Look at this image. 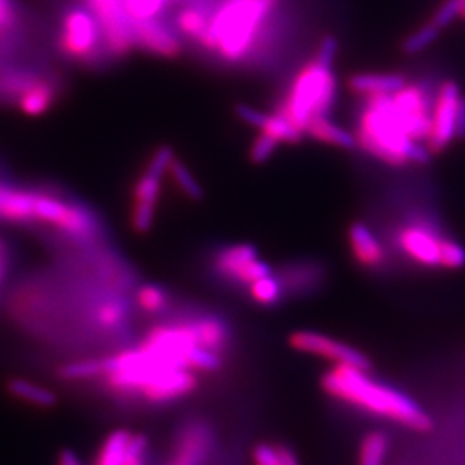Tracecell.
<instances>
[{
  "label": "cell",
  "mask_w": 465,
  "mask_h": 465,
  "mask_svg": "<svg viewBox=\"0 0 465 465\" xmlns=\"http://www.w3.org/2000/svg\"><path fill=\"white\" fill-rule=\"evenodd\" d=\"M123 4L132 21H143L159 16L166 7L167 0H123Z\"/></svg>",
  "instance_id": "cell-32"
},
{
  "label": "cell",
  "mask_w": 465,
  "mask_h": 465,
  "mask_svg": "<svg viewBox=\"0 0 465 465\" xmlns=\"http://www.w3.org/2000/svg\"><path fill=\"white\" fill-rule=\"evenodd\" d=\"M7 269H9V259H7V255L4 253V255L0 257V284L4 282V278L7 276Z\"/></svg>",
  "instance_id": "cell-46"
},
{
  "label": "cell",
  "mask_w": 465,
  "mask_h": 465,
  "mask_svg": "<svg viewBox=\"0 0 465 465\" xmlns=\"http://www.w3.org/2000/svg\"><path fill=\"white\" fill-rule=\"evenodd\" d=\"M174 150L171 149V147H161V149L155 150V153L152 155V159H150L149 166H147V171H150L152 174H155V176H159V178H163V174L169 171V166H171V163L174 161Z\"/></svg>",
  "instance_id": "cell-40"
},
{
  "label": "cell",
  "mask_w": 465,
  "mask_h": 465,
  "mask_svg": "<svg viewBox=\"0 0 465 465\" xmlns=\"http://www.w3.org/2000/svg\"><path fill=\"white\" fill-rule=\"evenodd\" d=\"M259 259V252L250 243H238L230 245L226 249L219 250L214 257L213 266L217 274L224 280L232 282V276L252 261Z\"/></svg>",
  "instance_id": "cell-19"
},
{
  "label": "cell",
  "mask_w": 465,
  "mask_h": 465,
  "mask_svg": "<svg viewBox=\"0 0 465 465\" xmlns=\"http://www.w3.org/2000/svg\"><path fill=\"white\" fill-rule=\"evenodd\" d=\"M282 280L276 276H267L259 282H252L249 286V293L252 300L262 307H274L282 302Z\"/></svg>",
  "instance_id": "cell-25"
},
{
  "label": "cell",
  "mask_w": 465,
  "mask_h": 465,
  "mask_svg": "<svg viewBox=\"0 0 465 465\" xmlns=\"http://www.w3.org/2000/svg\"><path fill=\"white\" fill-rule=\"evenodd\" d=\"M211 445L213 434L203 424L195 422L188 426L176 440L173 465H203L211 453Z\"/></svg>",
  "instance_id": "cell-13"
},
{
  "label": "cell",
  "mask_w": 465,
  "mask_h": 465,
  "mask_svg": "<svg viewBox=\"0 0 465 465\" xmlns=\"http://www.w3.org/2000/svg\"><path fill=\"white\" fill-rule=\"evenodd\" d=\"M55 100H57L55 86L47 80L40 78L26 92L21 94V97L17 99V107L26 116H44L52 109Z\"/></svg>",
  "instance_id": "cell-18"
},
{
  "label": "cell",
  "mask_w": 465,
  "mask_h": 465,
  "mask_svg": "<svg viewBox=\"0 0 465 465\" xmlns=\"http://www.w3.org/2000/svg\"><path fill=\"white\" fill-rule=\"evenodd\" d=\"M5 390L11 397L21 400V401H26V403L38 407V409L47 411V409H52V407L57 405V397L52 390L42 386V384L28 381V380L13 378L5 384Z\"/></svg>",
  "instance_id": "cell-20"
},
{
  "label": "cell",
  "mask_w": 465,
  "mask_h": 465,
  "mask_svg": "<svg viewBox=\"0 0 465 465\" xmlns=\"http://www.w3.org/2000/svg\"><path fill=\"white\" fill-rule=\"evenodd\" d=\"M276 4L278 0H224L209 21V28L200 40L202 47L216 52L228 63L242 61L255 45Z\"/></svg>",
  "instance_id": "cell-3"
},
{
  "label": "cell",
  "mask_w": 465,
  "mask_h": 465,
  "mask_svg": "<svg viewBox=\"0 0 465 465\" xmlns=\"http://www.w3.org/2000/svg\"><path fill=\"white\" fill-rule=\"evenodd\" d=\"M288 345L300 353L326 359L334 366H351L362 371H371L372 367L371 359L366 353L322 332L311 331V330L293 331L288 338Z\"/></svg>",
  "instance_id": "cell-6"
},
{
  "label": "cell",
  "mask_w": 465,
  "mask_h": 465,
  "mask_svg": "<svg viewBox=\"0 0 465 465\" xmlns=\"http://www.w3.org/2000/svg\"><path fill=\"white\" fill-rule=\"evenodd\" d=\"M169 173H171V178L174 180V183L178 184V188L188 199L195 200V202L203 199V190L197 182V178L192 174V171L184 166L180 159L174 157V161L169 166Z\"/></svg>",
  "instance_id": "cell-28"
},
{
  "label": "cell",
  "mask_w": 465,
  "mask_h": 465,
  "mask_svg": "<svg viewBox=\"0 0 465 465\" xmlns=\"http://www.w3.org/2000/svg\"><path fill=\"white\" fill-rule=\"evenodd\" d=\"M211 17L199 9V7H183L176 16V28L192 40L200 42L209 28Z\"/></svg>",
  "instance_id": "cell-24"
},
{
  "label": "cell",
  "mask_w": 465,
  "mask_h": 465,
  "mask_svg": "<svg viewBox=\"0 0 465 465\" xmlns=\"http://www.w3.org/2000/svg\"><path fill=\"white\" fill-rule=\"evenodd\" d=\"M272 274V269L271 266L264 262V261H261V259H255V261H252L249 264H245V266L242 267L234 276L232 278V282H236V284H252V282H259V280H262V278H267V276H271Z\"/></svg>",
  "instance_id": "cell-34"
},
{
  "label": "cell",
  "mask_w": 465,
  "mask_h": 465,
  "mask_svg": "<svg viewBox=\"0 0 465 465\" xmlns=\"http://www.w3.org/2000/svg\"><path fill=\"white\" fill-rule=\"evenodd\" d=\"M134 45L164 59H174L182 52L178 36L157 17L134 21Z\"/></svg>",
  "instance_id": "cell-10"
},
{
  "label": "cell",
  "mask_w": 465,
  "mask_h": 465,
  "mask_svg": "<svg viewBox=\"0 0 465 465\" xmlns=\"http://www.w3.org/2000/svg\"><path fill=\"white\" fill-rule=\"evenodd\" d=\"M460 4H462V16L465 17V0H460Z\"/></svg>",
  "instance_id": "cell-48"
},
{
  "label": "cell",
  "mask_w": 465,
  "mask_h": 465,
  "mask_svg": "<svg viewBox=\"0 0 465 465\" xmlns=\"http://www.w3.org/2000/svg\"><path fill=\"white\" fill-rule=\"evenodd\" d=\"M440 32H441V30H438L432 23L420 26L414 34L409 35V36L403 40V44H401L403 54H407V55H417V54L424 52V50L428 49L430 45H432V44L438 40Z\"/></svg>",
  "instance_id": "cell-31"
},
{
  "label": "cell",
  "mask_w": 465,
  "mask_h": 465,
  "mask_svg": "<svg viewBox=\"0 0 465 465\" xmlns=\"http://www.w3.org/2000/svg\"><path fill=\"white\" fill-rule=\"evenodd\" d=\"M457 138L464 140L465 138V97L460 99L459 104V114H457Z\"/></svg>",
  "instance_id": "cell-44"
},
{
  "label": "cell",
  "mask_w": 465,
  "mask_h": 465,
  "mask_svg": "<svg viewBox=\"0 0 465 465\" xmlns=\"http://www.w3.org/2000/svg\"><path fill=\"white\" fill-rule=\"evenodd\" d=\"M349 242L353 257L366 267L381 266L384 261L380 238L364 223H353L349 230Z\"/></svg>",
  "instance_id": "cell-14"
},
{
  "label": "cell",
  "mask_w": 465,
  "mask_h": 465,
  "mask_svg": "<svg viewBox=\"0 0 465 465\" xmlns=\"http://www.w3.org/2000/svg\"><path fill=\"white\" fill-rule=\"evenodd\" d=\"M234 114L240 117L249 126L261 130V134H271L280 143H300L303 138V132L299 130L293 123H290L286 117L280 114H264L247 104H238L234 107Z\"/></svg>",
  "instance_id": "cell-12"
},
{
  "label": "cell",
  "mask_w": 465,
  "mask_h": 465,
  "mask_svg": "<svg viewBox=\"0 0 465 465\" xmlns=\"http://www.w3.org/2000/svg\"><path fill=\"white\" fill-rule=\"evenodd\" d=\"M57 465H84L80 462V459L76 457L74 451L71 450H63L57 457Z\"/></svg>",
  "instance_id": "cell-45"
},
{
  "label": "cell",
  "mask_w": 465,
  "mask_h": 465,
  "mask_svg": "<svg viewBox=\"0 0 465 465\" xmlns=\"http://www.w3.org/2000/svg\"><path fill=\"white\" fill-rule=\"evenodd\" d=\"M171 465H173V464H171Z\"/></svg>",
  "instance_id": "cell-49"
},
{
  "label": "cell",
  "mask_w": 465,
  "mask_h": 465,
  "mask_svg": "<svg viewBox=\"0 0 465 465\" xmlns=\"http://www.w3.org/2000/svg\"><path fill=\"white\" fill-rule=\"evenodd\" d=\"M136 305L147 312V314H157L163 312L169 305V293L163 286L157 284H143L136 292Z\"/></svg>",
  "instance_id": "cell-27"
},
{
  "label": "cell",
  "mask_w": 465,
  "mask_h": 465,
  "mask_svg": "<svg viewBox=\"0 0 465 465\" xmlns=\"http://www.w3.org/2000/svg\"><path fill=\"white\" fill-rule=\"evenodd\" d=\"M460 88L455 82H445L432 104L431 134L430 149L432 153H440L449 149L453 140H457V114L460 104Z\"/></svg>",
  "instance_id": "cell-8"
},
{
  "label": "cell",
  "mask_w": 465,
  "mask_h": 465,
  "mask_svg": "<svg viewBox=\"0 0 465 465\" xmlns=\"http://www.w3.org/2000/svg\"><path fill=\"white\" fill-rule=\"evenodd\" d=\"M441 242L443 238L424 226H407L399 234L401 250L420 266L441 267Z\"/></svg>",
  "instance_id": "cell-11"
},
{
  "label": "cell",
  "mask_w": 465,
  "mask_h": 465,
  "mask_svg": "<svg viewBox=\"0 0 465 465\" xmlns=\"http://www.w3.org/2000/svg\"><path fill=\"white\" fill-rule=\"evenodd\" d=\"M252 462L253 465H282L278 445H271V443L255 445V449L252 450Z\"/></svg>",
  "instance_id": "cell-39"
},
{
  "label": "cell",
  "mask_w": 465,
  "mask_h": 465,
  "mask_svg": "<svg viewBox=\"0 0 465 465\" xmlns=\"http://www.w3.org/2000/svg\"><path fill=\"white\" fill-rule=\"evenodd\" d=\"M197 341L200 347L205 350H211L214 353L223 355L224 350L230 347L232 341V330L230 326L216 316H203L192 319L190 321Z\"/></svg>",
  "instance_id": "cell-16"
},
{
  "label": "cell",
  "mask_w": 465,
  "mask_h": 465,
  "mask_svg": "<svg viewBox=\"0 0 465 465\" xmlns=\"http://www.w3.org/2000/svg\"><path fill=\"white\" fill-rule=\"evenodd\" d=\"M159 197H161V178L145 169V173L134 183V203H145V205L157 207Z\"/></svg>",
  "instance_id": "cell-29"
},
{
  "label": "cell",
  "mask_w": 465,
  "mask_h": 465,
  "mask_svg": "<svg viewBox=\"0 0 465 465\" xmlns=\"http://www.w3.org/2000/svg\"><path fill=\"white\" fill-rule=\"evenodd\" d=\"M5 253V245H4V242L0 240V257Z\"/></svg>",
  "instance_id": "cell-47"
},
{
  "label": "cell",
  "mask_w": 465,
  "mask_h": 465,
  "mask_svg": "<svg viewBox=\"0 0 465 465\" xmlns=\"http://www.w3.org/2000/svg\"><path fill=\"white\" fill-rule=\"evenodd\" d=\"M132 434L134 432L128 431V430H116V431L111 432L100 445L94 465L124 464V457H126V450L130 445Z\"/></svg>",
  "instance_id": "cell-21"
},
{
  "label": "cell",
  "mask_w": 465,
  "mask_h": 465,
  "mask_svg": "<svg viewBox=\"0 0 465 465\" xmlns=\"http://www.w3.org/2000/svg\"><path fill=\"white\" fill-rule=\"evenodd\" d=\"M336 52H338V40L334 36H324L319 49H317V63H321L324 66H332Z\"/></svg>",
  "instance_id": "cell-41"
},
{
  "label": "cell",
  "mask_w": 465,
  "mask_h": 465,
  "mask_svg": "<svg viewBox=\"0 0 465 465\" xmlns=\"http://www.w3.org/2000/svg\"><path fill=\"white\" fill-rule=\"evenodd\" d=\"M69 209V202L57 199L47 193L35 192V217L40 223H47L54 226H61Z\"/></svg>",
  "instance_id": "cell-22"
},
{
  "label": "cell",
  "mask_w": 465,
  "mask_h": 465,
  "mask_svg": "<svg viewBox=\"0 0 465 465\" xmlns=\"http://www.w3.org/2000/svg\"><path fill=\"white\" fill-rule=\"evenodd\" d=\"M128 316L126 305L121 300H107L100 303L95 311V322L104 330H113L121 326Z\"/></svg>",
  "instance_id": "cell-30"
},
{
  "label": "cell",
  "mask_w": 465,
  "mask_h": 465,
  "mask_svg": "<svg viewBox=\"0 0 465 465\" xmlns=\"http://www.w3.org/2000/svg\"><path fill=\"white\" fill-rule=\"evenodd\" d=\"M278 147H280V142L276 138H272L271 134H261L253 140V143L250 147V161L255 166L264 164L272 157V153L278 150Z\"/></svg>",
  "instance_id": "cell-33"
},
{
  "label": "cell",
  "mask_w": 465,
  "mask_h": 465,
  "mask_svg": "<svg viewBox=\"0 0 465 465\" xmlns=\"http://www.w3.org/2000/svg\"><path fill=\"white\" fill-rule=\"evenodd\" d=\"M199 386L197 372L188 367H173L157 371L145 386L142 399L150 403H173L193 393Z\"/></svg>",
  "instance_id": "cell-9"
},
{
  "label": "cell",
  "mask_w": 465,
  "mask_h": 465,
  "mask_svg": "<svg viewBox=\"0 0 465 465\" xmlns=\"http://www.w3.org/2000/svg\"><path fill=\"white\" fill-rule=\"evenodd\" d=\"M280 449V457H282V465H300L299 457L293 450L286 445H278Z\"/></svg>",
  "instance_id": "cell-43"
},
{
  "label": "cell",
  "mask_w": 465,
  "mask_h": 465,
  "mask_svg": "<svg viewBox=\"0 0 465 465\" xmlns=\"http://www.w3.org/2000/svg\"><path fill=\"white\" fill-rule=\"evenodd\" d=\"M369 371L351 366H332L321 378L322 391L372 416L391 420L412 431L432 430V419L416 400L367 376Z\"/></svg>",
  "instance_id": "cell-2"
},
{
  "label": "cell",
  "mask_w": 465,
  "mask_h": 465,
  "mask_svg": "<svg viewBox=\"0 0 465 465\" xmlns=\"http://www.w3.org/2000/svg\"><path fill=\"white\" fill-rule=\"evenodd\" d=\"M405 84V78L397 73H359L349 80L350 90L364 97L391 95Z\"/></svg>",
  "instance_id": "cell-15"
},
{
  "label": "cell",
  "mask_w": 465,
  "mask_h": 465,
  "mask_svg": "<svg viewBox=\"0 0 465 465\" xmlns=\"http://www.w3.org/2000/svg\"><path fill=\"white\" fill-rule=\"evenodd\" d=\"M441 267L462 269L465 267V249L455 240L443 238L441 242Z\"/></svg>",
  "instance_id": "cell-35"
},
{
  "label": "cell",
  "mask_w": 465,
  "mask_h": 465,
  "mask_svg": "<svg viewBox=\"0 0 465 465\" xmlns=\"http://www.w3.org/2000/svg\"><path fill=\"white\" fill-rule=\"evenodd\" d=\"M147 453H149L147 436L145 434H132L123 465H147Z\"/></svg>",
  "instance_id": "cell-36"
},
{
  "label": "cell",
  "mask_w": 465,
  "mask_h": 465,
  "mask_svg": "<svg viewBox=\"0 0 465 465\" xmlns=\"http://www.w3.org/2000/svg\"><path fill=\"white\" fill-rule=\"evenodd\" d=\"M102 40L104 35L100 30L99 21L92 11L84 7H74L67 11L59 36V47L66 57L76 61L94 59Z\"/></svg>",
  "instance_id": "cell-5"
},
{
  "label": "cell",
  "mask_w": 465,
  "mask_h": 465,
  "mask_svg": "<svg viewBox=\"0 0 465 465\" xmlns=\"http://www.w3.org/2000/svg\"><path fill=\"white\" fill-rule=\"evenodd\" d=\"M90 11L99 21L104 44L113 55H124L134 49V21L123 0H88Z\"/></svg>",
  "instance_id": "cell-7"
},
{
  "label": "cell",
  "mask_w": 465,
  "mask_h": 465,
  "mask_svg": "<svg viewBox=\"0 0 465 465\" xmlns=\"http://www.w3.org/2000/svg\"><path fill=\"white\" fill-rule=\"evenodd\" d=\"M390 440L382 431L367 432L359 449V465H384Z\"/></svg>",
  "instance_id": "cell-23"
},
{
  "label": "cell",
  "mask_w": 465,
  "mask_h": 465,
  "mask_svg": "<svg viewBox=\"0 0 465 465\" xmlns=\"http://www.w3.org/2000/svg\"><path fill=\"white\" fill-rule=\"evenodd\" d=\"M305 134L312 136L317 142L332 145L336 149L353 150L357 147V136L349 130H345L343 126L336 124L328 116L312 119L305 128Z\"/></svg>",
  "instance_id": "cell-17"
},
{
  "label": "cell",
  "mask_w": 465,
  "mask_h": 465,
  "mask_svg": "<svg viewBox=\"0 0 465 465\" xmlns=\"http://www.w3.org/2000/svg\"><path fill=\"white\" fill-rule=\"evenodd\" d=\"M459 16H462L460 0H445V4H441V7L434 13L431 23L438 30H445Z\"/></svg>",
  "instance_id": "cell-37"
},
{
  "label": "cell",
  "mask_w": 465,
  "mask_h": 465,
  "mask_svg": "<svg viewBox=\"0 0 465 465\" xmlns=\"http://www.w3.org/2000/svg\"><path fill=\"white\" fill-rule=\"evenodd\" d=\"M336 94L338 84L332 66H324L314 59L297 73L276 114L286 117L305 134L312 119L330 114Z\"/></svg>",
  "instance_id": "cell-4"
},
{
  "label": "cell",
  "mask_w": 465,
  "mask_h": 465,
  "mask_svg": "<svg viewBox=\"0 0 465 465\" xmlns=\"http://www.w3.org/2000/svg\"><path fill=\"white\" fill-rule=\"evenodd\" d=\"M59 378L64 381H86L102 378L104 374V359H90V361H80V362H69L57 371Z\"/></svg>",
  "instance_id": "cell-26"
},
{
  "label": "cell",
  "mask_w": 465,
  "mask_h": 465,
  "mask_svg": "<svg viewBox=\"0 0 465 465\" xmlns=\"http://www.w3.org/2000/svg\"><path fill=\"white\" fill-rule=\"evenodd\" d=\"M16 7L13 0H0V35L7 34L16 25Z\"/></svg>",
  "instance_id": "cell-42"
},
{
  "label": "cell",
  "mask_w": 465,
  "mask_h": 465,
  "mask_svg": "<svg viewBox=\"0 0 465 465\" xmlns=\"http://www.w3.org/2000/svg\"><path fill=\"white\" fill-rule=\"evenodd\" d=\"M431 111L424 90L412 84L391 95L367 97L355 134L357 145L391 166L428 164Z\"/></svg>",
  "instance_id": "cell-1"
},
{
  "label": "cell",
  "mask_w": 465,
  "mask_h": 465,
  "mask_svg": "<svg viewBox=\"0 0 465 465\" xmlns=\"http://www.w3.org/2000/svg\"><path fill=\"white\" fill-rule=\"evenodd\" d=\"M153 217H155V207L145 205V203H134L132 209V226L136 232L145 234L152 230L153 224Z\"/></svg>",
  "instance_id": "cell-38"
}]
</instances>
